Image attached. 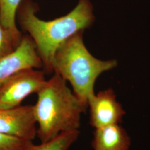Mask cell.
<instances>
[{
    "mask_svg": "<svg viewBox=\"0 0 150 150\" xmlns=\"http://www.w3.org/2000/svg\"><path fill=\"white\" fill-rule=\"evenodd\" d=\"M37 94L33 109L38 125L37 136L41 142L79 130L81 116L86 110L59 75L54 73Z\"/></svg>",
    "mask_w": 150,
    "mask_h": 150,
    "instance_id": "cell-2",
    "label": "cell"
},
{
    "mask_svg": "<svg viewBox=\"0 0 150 150\" xmlns=\"http://www.w3.org/2000/svg\"><path fill=\"white\" fill-rule=\"evenodd\" d=\"M83 32L76 33L59 46L54 54L52 67L54 73L70 82L73 92L86 110L89 98L95 94L97 78L116 67L117 62L93 57L85 45Z\"/></svg>",
    "mask_w": 150,
    "mask_h": 150,
    "instance_id": "cell-3",
    "label": "cell"
},
{
    "mask_svg": "<svg viewBox=\"0 0 150 150\" xmlns=\"http://www.w3.org/2000/svg\"><path fill=\"white\" fill-rule=\"evenodd\" d=\"M92 147L94 150H129L131 140L120 124H113L95 129Z\"/></svg>",
    "mask_w": 150,
    "mask_h": 150,
    "instance_id": "cell-8",
    "label": "cell"
},
{
    "mask_svg": "<svg viewBox=\"0 0 150 150\" xmlns=\"http://www.w3.org/2000/svg\"><path fill=\"white\" fill-rule=\"evenodd\" d=\"M33 105L0 109V133L33 141L37 136Z\"/></svg>",
    "mask_w": 150,
    "mask_h": 150,
    "instance_id": "cell-6",
    "label": "cell"
},
{
    "mask_svg": "<svg viewBox=\"0 0 150 150\" xmlns=\"http://www.w3.org/2000/svg\"><path fill=\"white\" fill-rule=\"evenodd\" d=\"M88 108L90 110V124L95 129L120 124L126 114L111 88L92 95L88 100Z\"/></svg>",
    "mask_w": 150,
    "mask_h": 150,
    "instance_id": "cell-7",
    "label": "cell"
},
{
    "mask_svg": "<svg viewBox=\"0 0 150 150\" xmlns=\"http://www.w3.org/2000/svg\"><path fill=\"white\" fill-rule=\"evenodd\" d=\"M38 5L32 0H22L16 16L22 28L29 33L35 44L43 67L53 72L54 54L59 46L80 31L91 27L95 21L90 0H79L68 14L51 21H44L36 15Z\"/></svg>",
    "mask_w": 150,
    "mask_h": 150,
    "instance_id": "cell-1",
    "label": "cell"
},
{
    "mask_svg": "<svg viewBox=\"0 0 150 150\" xmlns=\"http://www.w3.org/2000/svg\"><path fill=\"white\" fill-rule=\"evenodd\" d=\"M80 134L79 130L64 132L55 138L39 145H35L28 141L21 150H69L77 140Z\"/></svg>",
    "mask_w": 150,
    "mask_h": 150,
    "instance_id": "cell-9",
    "label": "cell"
},
{
    "mask_svg": "<svg viewBox=\"0 0 150 150\" xmlns=\"http://www.w3.org/2000/svg\"><path fill=\"white\" fill-rule=\"evenodd\" d=\"M28 141L0 133V150H21Z\"/></svg>",
    "mask_w": 150,
    "mask_h": 150,
    "instance_id": "cell-12",
    "label": "cell"
},
{
    "mask_svg": "<svg viewBox=\"0 0 150 150\" xmlns=\"http://www.w3.org/2000/svg\"><path fill=\"white\" fill-rule=\"evenodd\" d=\"M22 0H0V23L12 33L18 42L21 41V33L16 24L17 11Z\"/></svg>",
    "mask_w": 150,
    "mask_h": 150,
    "instance_id": "cell-10",
    "label": "cell"
},
{
    "mask_svg": "<svg viewBox=\"0 0 150 150\" xmlns=\"http://www.w3.org/2000/svg\"><path fill=\"white\" fill-rule=\"evenodd\" d=\"M43 67L35 44L29 35L22 36L16 50L0 59V88L12 76L22 70Z\"/></svg>",
    "mask_w": 150,
    "mask_h": 150,
    "instance_id": "cell-5",
    "label": "cell"
},
{
    "mask_svg": "<svg viewBox=\"0 0 150 150\" xmlns=\"http://www.w3.org/2000/svg\"><path fill=\"white\" fill-rule=\"evenodd\" d=\"M20 43L10 31L0 23V59L13 52Z\"/></svg>",
    "mask_w": 150,
    "mask_h": 150,
    "instance_id": "cell-11",
    "label": "cell"
},
{
    "mask_svg": "<svg viewBox=\"0 0 150 150\" xmlns=\"http://www.w3.org/2000/svg\"><path fill=\"white\" fill-rule=\"evenodd\" d=\"M46 81L43 71L33 68L16 73L0 88V109L20 106L27 96L38 93Z\"/></svg>",
    "mask_w": 150,
    "mask_h": 150,
    "instance_id": "cell-4",
    "label": "cell"
}]
</instances>
